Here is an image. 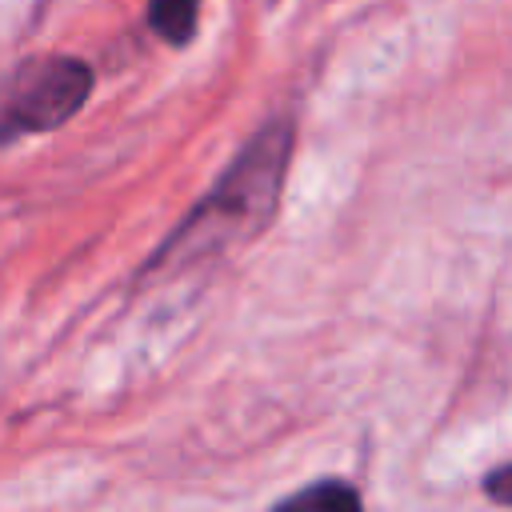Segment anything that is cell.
Returning <instances> with one entry per match:
<instances>
[{"label": "cell", "mask_w": 512, "mask_h": 512, "mask_svg": "<svg viewBox=\"0 0 512 512\" xmlns=\"http://www.w3.org/2000/svg\"><path fill=\"white\" fill-rule=\"evenodd\" d=\"M288 152H292V128L288 124H272L264 128L224 172V180L208 192V200L196 208V216H188L184 232H216L224 240L240 236H256L264 228V220L272 216L276 200H280V184H284V168H288Z\"/></svg>", "instance_id": "obj_1"}, {"label": "cell", "mask_w": 512, "mask_h": 512, "mask_svg": "<svg viewBox=\"0 0 512 512\" xmlns=\"http://www.w3.org/2000/svg\"><path fill=\"white\" fill-rule=\"evenodd\" d=\"M92 92V68L72 56L36 60L12 88L4 128L8 132H48L60 128Z\"/></svg>", "instance_id": "obj_2"}, {"label": "cell", "mask_w": 512, "mask_h": 512, "mask_svg": "<svg viewBox=\"0 0 512 512\" xmlns=\"http://www.w3.org/2000/svg\"><path fill=\"white\" fill-rule=\"evenodd\" d=\"M200 20V0H148V24L168 44H188Z\"/></svg>", "instance_id": "obj_3"}, {"label": "cell", "mask_w": 512, "mask_h": 512, "mask_svg": "<svg viewBox=\"0 0 512 512\" xmlns=\"http://www.w3.org/2000/svg\"><path fill=\"white\" fill-rule=\"evenodd\" d=\"M280 508H328V512H356L360 508V492L340 484V480H324V484H312L288 500H280Z\"/></svg>", "instance_id": "obj_4"}, {"label": "cell", "mask_w": 512, "mask_h": 512, "mask_svg": "<svg viewBox=\"0 0 512 512\" xmlns=\"http://www.w3.org/2000/svg\"><path fill=\"white\" fill-rule=\"evenodd\" d=\"M484 492H488V500H496V504H508V508H512V464H504V468L488 472Z\"/></svg>", "instance_id": "obj_5"}]
</instances>
